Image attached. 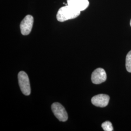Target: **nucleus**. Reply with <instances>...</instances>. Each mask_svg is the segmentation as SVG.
Instances as JSON below:
<instances>
[{"label":"nucleus","instance_id":"9","mask_svg":"<svg viewBox=\"0 0 131 131\" xmlns=\"http://www.w3.org/2000/svg\"><path fill=\"white\" fill-rule=\"evenodd\" d=\"M102 127L105 131H113V127L112 123L109 121L103 122L102 124Z\"/></svg>","mask_w":131,"mask_h":131},{"label":"nucleus","instance_id":"10","mask_svg":"<svg viewBox=\"0 0 131 131\" xmlns=\"http://www.w3.org/2000/svg\"><path fill=\"white\" fill-rule=\"evenodd\" d=\"M130 25H131V21H130Z\"/></svg>","mask_w":131,"mask_h":131},{"label":"nucleus","instance_id":"2","mask_svg":"<svg viewBox=\"0 0 131 131\" xmlns=\"http://www.w3.org/2000/svg\"><path fill=\"white\" fill-rule=\"evenodd\" d=\"M19 87L24 95L28 96L31 93V88L28 75L24 71H21L18 74Z\"/></svg>","mask_w":131,"mask_h":131},{"label":"nucleus","instance_id":"5","mask_svg":"<svg viewBox=\"0 0 131 131\" xmlns=\"http://www.w3.org/2000/svg\"><path fill=\"white\" fill-rule=\"evenodd\" d=\"M106 78V73L102 68L97 69L94 71L91 75V80L94 84H100L105 82Z\"/></svg>","mask_w":131,"mask_h":131},{"label":"nucleus","instance_id":"3","mask_svg":"<svg viewBox=\"0 0 131 131\" xmlns=\"http://www.w3.org/2000/svg\"><path fill=\"white\" fill-rule=\"evenodd\" d=\"M52 111L59 121L66 122L68 120V115L65 108L58 103H54L52 104Z\"/></svg>","mask_w":131,"mask_h":131},{"label":"nucleus","instance_id":"4","mask_svg":"<svg viewBox=\"0 0 131 131\" xmlns=\"http://www.w3.org/2000/svg\"><path fill=\"white\" fill-rule=\"evenodd\" d=\"M34 23V18L31 15H27L21 21L20 24V29L21 33L26 36L31 32Z\"/></svg>","mask_w":131,"mask_h":131},{"label":"nucleus","instance_id":"1","mask_svg":"<svg viewBox=\"0 0 131 131\" xmlns=\"http://www.w3.org/2000/svg\"><path fill=\"white\" fill-rule=\"evenodd\" d=\"M81 11L69 5L62 7L58 11L56 15L57 20L60 22L75 19L79 16Z\"/></svg>","mask_w":131,"mask_h":131},{"label":"nucleus","instance_id":"8","mask_svg":"<svg viewBox=\"0 0 131 131\" xmlns=\"http://www.w3.org/2000/svg\"><path fill=\"white\" fill-rule=\"evenodd\" d=\"M126 68L129 72H131V51L128 52L126 57Z\"/></svg>","mask_w":131,"mask_h":131},{"label":"nucleus","instance_id":"7","mask_svg":"<svg viewBox=\"0 0 131 131\" xmlns=\"http://www.w3.org/2000/svg\"><path fill=\"white\" fill-rule=\"evenodd\" d=\"M89 0H67V4L80 11L84 10L89 6Z\"/></svg>","mask_w":131,"mask_h":131},{"label":"nucleus","instance_id":"6","mask_svg":"<svg viewBox=\"0 0 131 131\" xmlns=\"http://www.w3.org/2000/svg\"><path fill=\"white\" fill-rule=\"evenodd\" d=\"M110 100L109 96L106 94H99L91 99L92 104L97 107H104L106 106Z\"/></svg>","mask_w":131,"mask_h":131}]
</instances>
